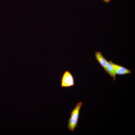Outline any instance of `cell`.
Returning <instances> with one entry per match:
<instances>
[{
	"label": "cell",
	"instance_id": "obj_2",
	"mask_svg": "<svg viewBox=\"0 0 135 135\" xmlns=\"http://www.w3.org/2000/svg\"><path fill=\"white\" fill-rule=\"evenodd\" d=\"M60 84L62 87H69L75 85L74 77L68 70H65L62 74Z\"/></svg>",
	"mask_w": 135,
	"mask_h": 135
},
{
	"label": "cell",
	"instance_id": "obj_5",
	"mask_svg": "<svg viewBox=\"0 0 135 135\" xmlns=\"http://www.w3.org/2000/svg\"><path fill=\"white\" fill-rule=\"evenodd\" d=\"M106 66L108 73L113 78L114 81L116 80V74L112 65L106 60Z\"/></svg>",
	"mask_w": 135,
	"mask_h": 135
},
{
	"label": "cell",
	"instance_id": "obj_1",
	"mask_svg": "<svg viewBox=\"0 0 135 135\" xmlns=\"http://www.w3.org/2000/svg\"><path fill=\"white\" fill-rule=\"evenodd\" d=\"M82 104V102H78L71 111L68 126V128L71 131L73 132L77 126L80 109Z\"/></svg>",
	"mask_w": 135,
	"mask_h": 135
},
{
	"label": "cell",
	"instance_id": "obj_3",
	"mask_svg": "<svg viewBox=\"0 0 135 135\" xmlns=\"http://www.w3.org/2000/svg\"><path fill=\"white\" fill-rule=\"evenodd\" d=\"M108 62L112 66L116 74L123 75L132 73L130 70L123 66L114 63L111 60Z\"/></svg>",
	"mask_w": 135,
	"mask_h": 135
},
{
	"label": "cell",
	"instance_id": "obj_4",
	"mask_svg": "<svg viewBox=\"0 0 135 135\" xmlns=\"http://www.w3.org/2000/svg\"><path fill=\"white\" fill-rule=\"evenodd\" d=\"M95 57L101 66L108 73L106 66V59L103 56L101 52L96 51L94 54Z\"/></svg>",
	"mask_w": 135,
	"mask_h": 135
},
{
	"label": "cell",
	"instance_id": "obj_6",
	"mask_svg": "<svg viewBox=\"0 0 135 135\" xmlns=\"http://www.w3.org/2000/svg\"><path fill=\"white\" fill-rule=\"evenodd\" d=\"M106 3H108L111 0H102Z\"/></svg>",
	"mask_w": 135,
	"mask_h": 135
}]
</instances>
